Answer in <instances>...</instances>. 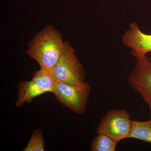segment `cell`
Masks as SVG:
<instances>
[{
  "instance_id": "obj_1",
  "label": "cell",
  "mask_w": 151,
  "mask_h": 151,
  "mask_svg": "<svg viewBox=\"0 0 151 151\" xmlns=\"http://www.w3.org/2000/svg\"><path fill=\"white\" fill-rule=\"evenodd\" d=\"M64 45L61 33L51 25H48L29 42L27 53L38 63L40 68L52 73Z\"/></svg>"
},
{
  "instance_id": "obj_2",
  "label": "cell",
  "mask_w": 151,
  "mask_h": 151,
  "mask_svg": "<svg viewBox=\"0 0 151 151\" xmlns=\"http://www.w3.org/2000/svg\"><path fill=\"white\" fill-rule=\"evenodd\" d=\"M52 76L56 81L70 85H80L84 82L85 72L74 49L67 42L59 59L55 65Z\"/></svg>"
},
{
  "instance_id": "obj_3",
  "label": "cell",
  "mask_w": 151,
  "mask_h": 151,
  "mask_svg": "<svg viewBox=\"0 0 151 151\" xmlns=\"http://www.w3.org/2000/svg\"><path fill=\"white\" fill-rule=\"evenodd\" d=\"M56 82L51 72L40 68L30 81L19 84L16 107L20 108L25 103H30L35 97L47 92L53 93Z\"/></svg>"
},
{
  "instance_id": "obj_4",
  "label": "cell",
  "mask_w": 151,
  "mask_h": 151,
  "mask_svg": "<svg viewBox=\"0 0 151 151\" xmlns=\"http://www.w3.org/2000/svg\"><path fill=\"white\" fill-rule=\"evenodd\" d=\"M90 90V85L85 81L77 86L57 81L53 93L61 105L74 113L82 114L86 111Z\"/></svg>"
},
{
  "instance_id": "obj_5",
  "label": "cell",
  "mask_w": 151,
  "mask_h": 151,
  "mask_svg": "<svg viewBox=\"0 0 151 151\" xmlns=\"http://www.w3.org/2000/svg\"><path fill=\"white\" fill-rule=\"evenodd\" d=\"M131 117L124 109L111 110L100 120L96 133L108 135L119 142L128 137L132 127Z\"/></svg>"
},
{
  "instance_id": "obj_6",
  "label": "cell",
  "mask_w": 151,
  "mask_h": 151,
  "mask_svg": "<svg viewBox=\"0 0 151 151\" xmlns=\"http://www.w3.org/2000/svg\"><path fill=\"white\" fill-rule=\"evenodd\" d=\"M136 60L127 81L129 86L141 95L148 106L151 119V59L145 55Z\"/></svg>"
},
{
  "instance_id": "obj_7",
  "label": "cell",
  "mask_w": 151,
  "mask_h": 151,
  "mask_svg": "<svg viewBox=\"0 0 151 151\" xmlns=\"http://www.w3.org/2000/svg\"><path fill=\"white\" fill-rule=\"evenodd\" d=\"M124 45L129 47L132 55L138 58L151 52V34H146L139 29L136 22L130 24L129 28L122 36Z\"/></svg>"
},
{
  "instance_id": "obj_8",
  "label": "cell",
  "mask_w": 151,
  "mask_h": 151,
  "mask_svg": "<svg viewBox=\"0 0 151 151\" xmlns=\"http://www.w3.org/2000/svg\"><path fill=\"white\" fill-rule=\"evenodd\" d=\"M128 138H133L151 143V119L145 122L132 121Z\"/></svg>"
},
{
  "instance_id": "obj_9",
  "label": "cell",
  "mask_w": 151,
  "mask_h": 151,
  "mask_svg": "<svg viewBox=\"0 0 151 151\" xmlns=\"http://www.w3.org/2000/svg\"><path fill=\"white\" fill-rule=\"evenodd\" d=\"M118 142L105 134H98L91 142L92 151H115Z\"/></svg>"
},
{
  "instance_id": "obj_10",
  "label": "cell",
  "mask_w": 151,
  "mask_h": 151,
  "mask_svg": "<svg viewBox=\"0 0 151 151\" xmlns=\"http://www.w3.org/2000/svg\"><path fill=\"white\" fill-rule=\"evenodd\" d=\"M45 144L42 131L40 129L34 130L26 147L23 151H44Z\"/></svg>"
}]
</instances>
